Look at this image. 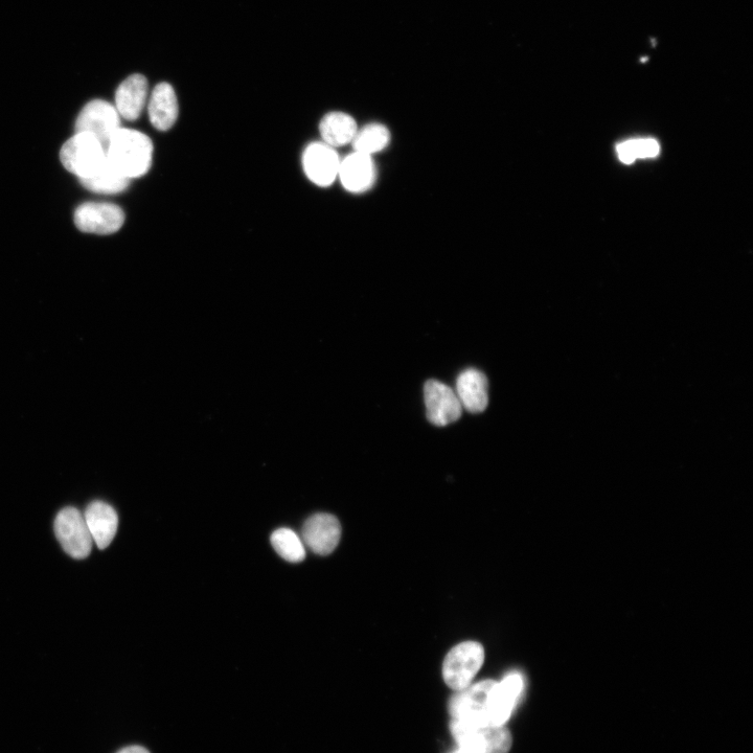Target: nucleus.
<instances>
[{
    "mask_svg": "<svg viewBox=\"0 0 753 753\" xmlns=\"http://www.w3.org/2000/svg\"><path fill=\"white\" fill-rule=\"evenodd\" d=\"M105 151L108 161L130 180L146 175L152 166V141L138 130L121 128Z\"/></svg>",
    "mask_w": 753,
    "mask_h": 753,
    "instance_id": "1",
    "label": "nucleus"
},
{
    "mask_svg": "<svg viewBox=\"0 0 753 753\" xmlns=\"http://www.w3.org/2000/svg\"><path fill=\"white\" fill-rule=\"evenodd\" d=\"M60 159L63 167L84 179L94 174L106 161L105 147L93 136L76 133L62 147Z\"/></svg>",
    "mask_w": 753,
    "mask_h": 753,
    "instance_id": "2",
    "label": "nucleus"
},
{
    "mask_svg": "<svg viewBox=\"0 0 753 753\" xmlns=\"http://www.w3.org/2000/svg\"><path fill=\"white\" fill-rule=\"evenodd\" d=\"M484 661L485 650L481 644L466 642L454 647L443 665V677L447 686L458 692L468 688Z\"/></svg>",
    "mask_w": 753,
    "mask_h": 753,
    "instance_id": "3",
    "label": "nucleus"
},
{
    "mask_svg": "<svg viewBox=\"0 0 753 753\" xmlns=\"http://www.w3.org/2000/svg\"><path fill=\"white\" fill-rule=\"evenodd\" d=\"M55 533L65 553L74 559H85L93 550L94 539L84 516L75 508H65L57 515Z\"/></svg>",
    "mask_w": 753,
    "mask_h": 753,
    "instance_id": "4",
    "label": "nucleus"
},
{
    "mask_svg": "<svg viewBox=\"0 0 753 753\" xmlns=\"http://www.w3.org/2000/svg\"><path fill=\"white\" fill-rule=\"evenodd\" d=\"M120 129L121 117L117 108L103 100L89 102L76 122V133L93 136L104 147Z\"/></svg>",
    "mask_w": 753,
    "mask_h": 753,
    "instance_id": "5",
    "label": "nucleus"
},
{
    "mask_svg": "<svg viewBox=\"0 0 753 753\" xmlns=\"http://www.w3.org/2000/svg\"><path fill=\"white\" fill-rule=\"evenodd\" d=\"M495 683L493 680H485L459 691L450 702L453 720L472 725H489L488 699Z\"/></svg>",
    "mask_w": 753,
    "mask_h": 753,
    "instance_id": "6",
    "label": "nucleus"
},
{
    "mask_svg": "<svg viewBox=\"0 0 753 753\" xmlns=\"http://www.w3.org/2000/svg\"><path fill=\"white\" fill-rule=\"evenodd\" d=\"M124 222L123 210L112 203L87 202L75 212L76 226L87 234L111 235L120 231Z\"/></svg>",
    "mask_w": 753,
    "mask_h": 753,
    "instance_id": "7",
    "label": "nucleus"
},
{
    "mask_svg": "<svg viewBox=\"0 0 753 753\" xmlns=\"http://www.w3.org/2000/svg\"><path fill=\"white\" fill-rule=\"evenodd\" d=\"M424 401L428 421L436 426H447L458 421L463 406L456 393L438 380H429L424 386Z\"/></svg>",
    "mask_w": 753,
    "mask_h": 753,
    "instance_id": "8",
    "label": "nucleus"
},
{
    "mask_svg": "<svg viewBox=\"0 0 753 753\" xmlns=\"http://www.w3.org/2000/svg\"><path fill=\"white\" fill-rule=\"evenodd\" d=\"M451 732L459 744L474 741L484 748L485 753H508L512 747L511 734L504 726L472 725L453 720Z\"/></svg>",
    "mask_w": 753,
    "mask_h": 753,
    "instance_id": "9",
    "label": "nucleus"
},
{
    "mask_svg": "<svg viewBox=\"0 0 753 753\" xmlns=\"http://www.w3.org/2000/svg\"><path fill=\"white\" fill-rule=\"evenodd\" d=\"M340 158L334 148L325 143L310 144L303 155L307 177L318 187H329L338 177Z\"/></svg>",
    "mask_w": 753,
    "mask_h": 753,
    "instance_id": "10",
    "label": "nucleus"
},
{
    "mask_svg": "<svg viewBox=\"0 0 753 753\" xmlns=\"http://www.w3.org/2000/svg\"><path fill=\"white\" fill-rule=\"evenodd\" d=\"M341 538L338 519L330 514H315L304 524L303 542L315 554L327 556L333 553Z\"/></svg>",
    "mask_w": 753,
    "mask_h": 753,
    "instance_id": "11",
    "label": "nucleus"
},
{
    "mask_svg": "<svg viewBox=\"0 0 753 753\" xmlns=\"http://www.w3.org/2000/svg\"><path fill=\"white\" fill-rule=\"evenodd\" d=\"M338 177L344 188L354 194L371 190L377 179L373 156L354 152L340 162Z\"/></svg>",
    "mask_w": 753,
    "mask_h": 753,
    "instance_id": "12",
    "label": "nucleus"
},
{
    "mask_svg": "<svg viewBox=\"0 0 753 753\" xmlns=\"http://www.w3.org/2000/svg\"><path fill=\"white\" fill-rule=\"evenodd\" d=\"M523 680L519 674H511L500 683H495L488 699V723L502 726L511 716L522 692Z\"/></svg>",
    "mask_w": 753,
    "mask_h": 753,
    "instance_id": "13",
    "label": "nucleus"
},
{
    "mask_svg": "<svg viewBox=\"0 0 753 753\" xmlns=\"http://www.w3.org/2000/svg\"><path fill=\"white\" fill-rule=\"evenodd\" d=\"M83 516L94 542L100 550H105L118 532L119 517L116 510L103 501H95L91 502Z\"/></svg>",
    "mask_w": 753,
    "mask_h": 753,
    "instance_id": "14",
    "label": "nucleus"
},
{
    "mask_svg": "<svg viewBox=\"0 0 753 753\" xmlns=\"http://www.w3.org/2000/svg\"><path fill=\"white\" fill-rule=\"evenodd\" d=\"M148 89V81L143 75L135 74L122 82L117 89L114 106L121 118L132 122L141 117L146 106Z\"/></svg>",
    "mask_w": 753,
    "mask_h": 753,
    "instance_id": "15",
    "label": "nucleus"
},
{
    "mask_svg": "<svg viewBox=\"0 0 753 753\" xmlns=\"http://www.w3.org/2000/svg\"><path fill=\"white\" fill-rule=\"evenodd\" d=\"M456 395L469 413L485 412L489 403L487 377L476 369L463 371L456 380Z\"/></svg>",
    "mask_w": 753,
    "mask_h": 753,
    "instance_id": "16",
    "label": "nucleus"
},
{
    "mask_svg": "<svg viewBox=\"0 0 753 753\" xmlns=\"http://www.w3.org/2000/svg\"><path fill=\"white\" fill-rule=\"evenodd\" d=\"M178 102L175 90L169 83L155 86L148 104L149 120L159 131L170 130L178 118Z\"/></svg>",
    "mask_w": 753,
    "mask_h": 753,
    "instance_id": "17",
    "label": "nucleus"
},
{
    "mask_svg": "<svg viewBox=\"0 0 753 753\" xmlns=\"http://www.w3.org/2000/svg\"><path fill=\"white\" fill-rule=\"evenodd\" d=\"M324 143L332 148L352 143L358 131L356 121L345 112H330L319 126Z\"/></svg>",
    "mask_w": 753,
    "mask_h": 753,
    "instance_id": "18",
    "label": "nucleus"
},
{
    "mask_svg": "<svg viewBox=\"0 0 753 753\" xmlns=\"http://www.w3.org/2000/svg\"><path fill=\"white\" fill-rule=\"evenodd\" d=\"M80 181L85 189L98 194H119L130 185V179L114 167L107 156L104 164L94 174Z\"/></svg>",
    "mask_w": 753,
    "mask_h": 753,
    "instance_id": "19",
    "label": "nucleus"
},
{
    "mask_svg": "<svg viewBox=\"0 0 753 753\" xmlns=\"http://www.w3.org/2000/svg\"><path fill=\"white\" fill-rule=\"evenodd\" d=\"M391 140L390 130L382 124L374 123L358 129L352 143L355 152L373 156L389 146Z\"/></svg>",
    "mask_w": 753,
    "mask_h": 753,
    "instance_id": "20",
    "label": "nucleus"
},
{
    "mask_svg": "<svg viewBox=\"0 0 753 753\" xmlns=\"http://www.w3.org/2000/svg\"><path fill=\"white\" fill-rule=\"evenodd\" d=\"M273 549L286 561L299 563L305 560L306 550L303 540L290 529H279L271 535Z\"/></svg>",
    "mask_w": 753,
    "mask_h": 753,
    "instance_id": "21",
    "label": "nucleus"
},
{
    "mask_svg": "<svg viewBox=\"0 0 753 753\" xmlns=\"http://www.w3.org/2000/svg\"><path fill=\"white\" fill-rule=\"evenodd\" d=\"M616 153L623 164L631 165L638 158L657 157L660 153V146L654 139L629 140L616 146Z\"/></svg>",
    "mask_w": 753,
    "mask_h": 753,
    "instance_id": "22",
    "label": "nucleus"
},
{
    "mask_svg": "<svg viewBox=\"0 0 753 753\" xmlns=\"http://www.w3.org/2000/svg\"><path fill=\"white\" fill-rule=\"evenodd\" d=\"M456 753H485V751L475 743L465 742L460 744V750Z\"/></svg>",
    "mask_w": 753,
    "mask_h": 753,
    "instance_id": "23",
    "label": "nucleus"
},
{
    "mask_svg": "<svg viewBox=\"0 0 753 753\" xmlns=\"http://www.w3.org/2000/svg\"><path fill=\"white\" fill-rule=\"evenodd\" d=\"M118 753H150V752L141 746H130V747L122 749Z\"/></svg>",
    "mask_w": 753,
    "mask_h": 753,
    "instance_id": "24",
    "label": "nucleus"
}]
</instances>
